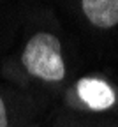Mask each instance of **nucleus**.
Masks as SVG:
<instances>
[{"mask_svg": "<svg viewBox=\"0 0 118 127\" xmlns=\"http://www.w3.org/2000/svg\"><path fill=\"white\" fill-rule=\"evenodd\" d=\"M21 64L32 76L44 81H60L65 76L60 41L49 32H39L27 42Z\"/></svg>", "mask_w": 118, "mask_h": 127, "instance_id": "obj_1", "label": "nucleus"}, {"mask_svg": "<svg viewBox=\"0 0 118 127\" xmlns=\"http://www.w3.org/2000/svg\"><path fill=\"white\" fill-rule=\"evenodd\" d=\"M78 95L88 108L95 111L108 109L115 104V92L113 88L97 78H83L78 81Z\"/></svg>", "mask_w": 118, "mask_h": 127, "instance_id": "obj_2", "label": "nucleus"}, {"mask_svg": "<svg viewBox=\"0 0 118 127\" xmlns=\"http://www.w3.org/2000/svg\"><path fill=\"white\" fill-rule=\"evenodd\" d=\"M85 16L99 28H113L118 25V0H85L81 2Z\"/></svg>", "mask_w": 118, "mask_h": 127, "instance_id": "obj_3", "label": "nucleus"}, {"mask_svg": "<svg viewBox=\"0 0 118 127\" xmlns=\"http://www.w3.org/2000/svg\"><path fill=\"white\" fill-rule=\"evenodd\" d=\"M0 127H7V111L2 97H0Z\"/></svg>", "mask_w": 118, "mask_h": 127, "instance_id": "obj_4", "label": "nucleus"}]
</instances>
